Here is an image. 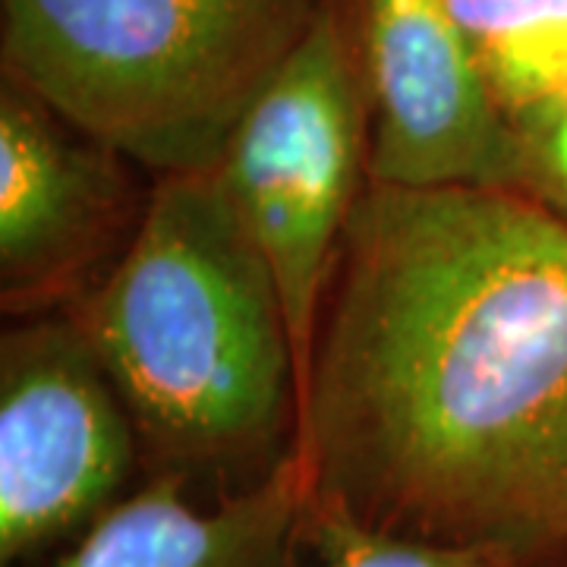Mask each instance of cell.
Listing matches in <instances>:
<instances>
[{
  "label": "cell",
  "instance_id": "52a82bcc",
  "mask_svg": "<svg viewBox=\"0 0 567 567\" xmlns=\"http://www.w3.org/2000/svg\"><path fill=\"white\" fill-rule=\"evenodd\" d=\"M130 164L20 82H0V303L13 316L73 306L117 262L148 196Z\"/></svg>",
  "mask_w": 567,
  "mask_h": 567
},
{
  "label": "cell",
  "instance_id": "8992f818",
  "mask_svg": "<svg viewBox=\"0 0 567 567\" xmlns=\"http://www.w3.org/2000/svg\"><path fill=\"white\" fill-rule=\"evenodd\" d=\"M369 102V183L514 189V123L442 0H350Z\"/></svg>",
  "mask_w": 567,
  "mask_h": 567
},
{
  "label": "cell",
  "instance_id": "7a4b0ae2",
  "mask_svg": "<svg viewBox=\"0 0 567 567\" xmlns=\"http://www.w3.org/2000/svg\"><path fill=\"white\" fill-rule=\"evenodd\" d=\"M66 312L130 410L152 476L230 495L297 451L281 290L215 167L158 177L133 240Z\"/></svg>",
  "mask_w": 567,
  "mask_h": 567
},
{
  "label": "cell",
  "instance_id": "9c48e42d",
  "mask_svg": "<svg viewBox=\"0 0 567 567\" xmlns=\"http://www.w3.org/2000/svg\"><path fill=\"white\" fill-rule=\"evenodd\" d=\"M507 117L567 99V0H442Z\"/></svg>",
  "mask_w": 567,
  "mask_h": 567
},
{
  "label": "cell",
  "instance_id": "3957f363",
  "mask_svg": "<svg viewBox=\"0 0 567 567\" xmlns=\"http://www.w3.org/2000/svg\"><path fill=\"white\" fill-rule=\"evenodd\" d=\"M324 0H0V63L155 177L212 171Z\"/></svg>",
  "mask_w": 567,
  "mask_h": 567
},
{
  "label": "cell",
  "instance_id": "5b68a950",
  "mask_svg": "<svg viewBox=\"0 0 567 567\" xmlns=\"http://www.w3.org/2000/svg\"><path fill=\"white\" fill-rule=\"evenodd\" d=\"M142 464L136 425L70 312L0 338V565L85 533Z\"/></svg>",
  "mask_w": 567,
  "mask_h": 567
},
{
  "label": "cell",
  "instance_id": "7c38bea8",
  "mask_svg": "<svg viewBox=\"0 0 567 567\" xmlns=\"http://www.w3.org/2000/svg\"><path fill=\"white\" fill-rule=\"evenodd\" d=\"M533 567H567V555H558V558H548L543 565H533Z\"/></svg>",
  "mask_w": 567,
  "mask_h": 567
},
{
  "label": "cell",
  "instance_id": "277c9868",
  "mask_svg": "<svg viewBox=\"0 0 567 567\" xmlns=\"http://www.w3.org/2000/svg\"><path fill=\"white\" fill-rule=\"evenodd\" d=\"M281 290L303 398L324 287L369 186V102L350 0H324L215 164Z\"/></svg>",
  "mask_w": 567,
  "mask_h": 567
},
{
  "label": "cell",
  "instance_id": "ba28073f",
  "mask_svg": "<svg viewBox=\"0 0 567 567\" xmlns=\"http://www.w3.org/2000/svg\"><path fill=\"white\" fill-rule=\"evenodd\" d=\"M312 483L300 451L259 483L199 505L171 476L123 495L54 567H300Z\"/></svg>",
  "mask_w": 567,
  "mask_h": 567
},
{
  "label": "cell",
  "instance_id": "8fae6325",
  "mask_svg": "<svg viewBox=\"0 0 567 567\" xmlns=\"http://www.w3.org/2000/svg\"><path fill=\"white\" fill-rule=\"evenodd\" d=\"M514 123V189L567 224V99L520 111Z\"/></svg>",
  "mask_w": 567,
  "mask_h": 567
},
{
  "label": "cell",
  "instance_id": "30bf717a",
  "mask_svg": "<svg viewBox=\"0 0 567 567\" xmlns=\"http://www.w3.org/2000/svg\"><path fill=\"white\" fill-rule=\"evenodd\" d=\"M309 551L316 555V567H520L498 551L429 546L365 529L338 511L319 507L316 498Z\"/></svg>",
  "mask_w": 567,
  "mask_h": 567
},
{
  "label": "cell",
  "instance_id": "6da1fadb",
  "mask_svg": "<svg viewBox=\"0 0 567 567\" xmlns=\"http://www.w3.org/2000/svg\"><path fill=\"white\" fill-rule=\"evenodd\" d=\"M316 505L520 567L567 555V224L517 189L369 183L300 398Z\"/></svg>",
  "mask_w": 567,
  "mask_h": 567
}]
</instances>
